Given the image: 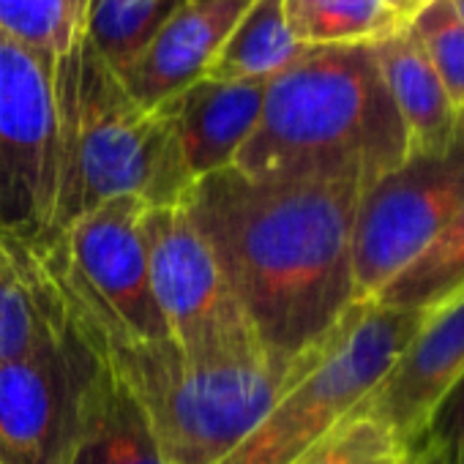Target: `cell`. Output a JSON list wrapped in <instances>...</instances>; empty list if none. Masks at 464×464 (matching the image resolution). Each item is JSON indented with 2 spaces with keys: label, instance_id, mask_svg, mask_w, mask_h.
I'll return each mask as SVG.
<instances>
[{
  "label": "cell",
  "instance_id": "obj_21",
  "mask_svg": "<svg viewBox=\"0 0 464 464\" xmlns=\"http://www.w3.org/2000/svg\"><path fill=\"white\" fill-rule=\"evenodd\" d=\"M410 31L453 104L464 110V23L453 0H423L410 20Z\"/></svg>",
  "mask_w": 464,
  "mask_h": 464
},
{
  "label": "cell",
  "instance_id": "obj_17",
  "mask_svg": "<svg viewBox=\"0 0 464 464\" xmlns=\"http://www.w3.org/2000/svg\"><path fill=\"white\" fill-rule=\"evenodd\" d=\"M309 50L290 31L282 0H255L221 44L205 77L218 82H271Z\"/></svg>",
  "mask_w": 464,
  "mask_h": 464
},
{
  "label": "cell",
  "instance_id": "obj_1",
  "mask_svg": "<svg viewBox=\"0 0 464 464\" xmlns=\"http://www.w3.org/2000/svg\"><path fill=\"white\" fill-rule=\"evenodd\" d=\"M358 183L255 180L236 167L194 180L180 208L210 246L276 369L361 304L353 276Z\"/></svg>",
  "mask_w": 464,
  "mask_h": 464
},
{
  "label": "cell",
  "instance_id": "obj_15",
  "mask_svg": "<svg viewBox=\"0 0 464 464\" xmlns=\"http://www.w3.org/2000/svg\"><path fill=\"white\" fill-rule=\"evenodd\" d=\"M58 290L28 244L0 236V366L25 358L53 331Z\"/></svg>",
  "mask_w": 464,
  "mask_h": 464
},
{
  "label": "cell",
  "instance_id": "obj_5",
  "mask_svg": "<svg viewBox=\"0 0 464 464\" xmlns=\"http://www.w3.org/2000/svg\"><path fill=\"white\" fill-rule=\"evenodd\" d=\"M423 320V312L363 301L336 347L290 382L218 464H298L374 393Z\"/></svg>",
  "mask_w": 464,
  "mask_h": 464
},
{
  "label": "cell",
  "instance_id": "obj_26",
  "mask_svg": "<svg viewBox=\"0 0 464 464\" xmlns=\"http://www.w3.org/2000/svg\"><path fill=\"white\" fill-rule=\"evenodd\" d=\"M453 6H456L459 17H461V23H464V0H453Z\"/></svg>",
  "mask_w": 464,
  "mask_h": 464
},
{
  "label": "cell",
  "instance_id": "obj_27",
  "mask_svg": "<svg viewBox=\"0 0 464 464\" xmlns=\"http://www.w3.org/2000/svg\"><path fill=\"white\" fill-rule=\"evenodd\" d=\"M461 112H464V110H461Z\"/></svg>",
  "mask_w": 464,
  "mask_h": 464
},
{
  "label": "cell",
  "instance_id": "obj_14",
  "mask_svg": "<svg viewBox=\"0 0 464 464\" xmlns=\"http://www.w3.org/2000/svg\"><path fill=\"white\" fill-rule=\"evenodd\" d=\"M66 464H167L145 412L107 363L85 393L80 434Z\"/></svg>",
  "mask_w": 464,
  "mask_h": 464
},
{
  "label": "cell",
  "instance_id": "obj_9",
  "mask_svg": "<svg viewBox=\"0 0 464 464\" xmlns=\"http://www.w3.org/2000/svg\"><path fill=\"white\" fill-rule=\"evenodd\" d=\"M55 183V58L0 34V232L42 244Z\"/></svg>",
  "mask_w": 464,
  "mask_h": 464
},
{
  "label": "cell",
  "instance_id": "obj_20",
  "mask_svg": "<svg viewBox=\"0 0 464 464\" xmlns=\"http://www.w3.org/2000/svg\"><path fill=\"white\" fill-rule=\"evenodd\" d=\"M93 0H0V34L50 58L85 39Z\"/></svg>",
  "mask_w": 464,
  "mask_h": 464
},
{
  "label": "cell",
  "instance_id": "obj_3",
  "mask_svg": "<svg viewBox=\"0 0 464 464\" xmlns=\"http://www.w3.org/2000/svg\"><path fill=\"white\" fill-rule=\"evenodd\" d=\"M58 183L44 246L93 208L137 197L145 205H180L194 178L172 126L140 107L88 39L55 58Z\"/></svg>",
  "mask_w": 464,
  "mask_h": 464
},
{
  "label": "cell",
  "instance_id": "obj_7",
  "mask_svg": "<svg viewBox=\"0 0 464 464\" xmlns=\"http://www.w3.org/2000/svg\"><path fill=\"white\" fill-rule=\"evenodd\" d=\"M464 208V112L453 137L410 150L369 183L353 221V276L358 301H374L410 268Z\"/></svg>",
  "mask_w": 464,
  "mask_h": 464
},
{
  "label": "cell",
  "instance_id": "obj_4",
  "mask_svg": "<svg viewBox=\"0 0 464 464\" xmlns=\"http://www.w3.org/2000/svg\"><path fill=\"white\" fill-rule=\"evenodd\" d=\"M358 306L361 304L347 312L328 339L295 358L290 369L271 363L194 366L172 339L131 342L110 336L91 320L66 309L85 342L145 412L164 461L218 464L260 423L290 382L309 374L336 347Z\"/></svg>",
  "mask_w": 464,
  "mask_h": 464
},
{
  "label": "cell",
  "instance_id": "obj_22",
  "mask_svg": "<svg viewBox=\"0 0 464 464\" xmlns=\"http://www.w3.org/2000/svg\"><path fill=\"white\" fill-rule=\"evenodd\" d=\"M396 440L369 415L353 412L320 445H314L298 464H374L380 456L396 450Z\"/></svg>",
  "mask_w": 464,
  "mask_h": 464
},
{
  "label": "cell",
  "instance_id": "obj_8",
  "mask_svg": "<svg viewBox=\"0 0 464 464\" xmlns=\"http://www.w3.org/2000/svg\"><path fill=\"white\" fill-rule=\"evenodd\" d=\"M102 366L58 293L50 336L0 366V464H66Z\"/></svg>",
  "mask_w": 464,
  "mask_h": 464
},
{
  "label": "cell",
  "instance_id": "obj_11",
  "mask_svg": "<svg viewBox=\"0 0 464 464\" xmlns=\"http://www.w3.org/2000/svg\"><path fill=\"white\" fill-rule=\"evenodd\" d=\"M255 0H186L145 55L121 77L129 96L156 110L205 77L221 44Z\"/></svg>",
  "mask_w": 464,
  "mask_h": 464
},
{
  "label": "cell",
  "instance_id": "obj_24",
  "mask_svg": "<svg viewBox=\"0 0 464 464\" xmlns=\"http://www.w3.org/2000/svg\"><path fill=\"white\" fill-rule=\"evenodd\" d=\"M415 456H418V448H396V450L380 456L374 464H415Z\"/></svg>",
  "mask_w": 464,
  "mask_h": 464
},
{
  "label": "cell",
  "instance_id": "obj_25",
  "mask_svg": "<svg viewBox=\"0 0 464 464\" xmlns=\"http://www.w3.org/2000/svg\"><path fill=\"white\" fill-rule=\"evenodd\" d=\"M418 448V456H415V464H442V459H440V453L431 448V445H415Z\"/></svg>",
  "mask_w": 464,
  "mask_h": 464
},
{
  "label": "cell",
  "instance_id": "obj_13",
  "mask_svg": "<svg viewBox=\"0 0 464 464\" xmlns=\"http://www.w3.org/2000/svg\"><path fill=\"white\" fill-rule=\"evenodd\" d=\"M374 55L407 131L410 150H431L445 145L459 126L461 110L448 96L410 25L374 44Z\"/></svg>",
  "mask_w": 464,
  "mask_h": 464
},
{
  "label": "cell",
  "instance_id": "obj_16",
  "mask_svg": "<svg viewBox=\"0 0 464 464\" xmlns=\"http://www.w3.org/2000/svg\"><path fill=\"white\" fill-rule=\"evenodd\" d=\"M306 47H374L407 28L423 0H282Z\"/></svg>",
  "mask_w": 464,
  "mask_h": 464
},
{
  "label": "cell",
  "instance_id": "obj_6",
  "mask_svg": "<svg viewBox=\"0 0 464 464\" xmlns=\"http://www.w3.org/2000/svg\"><path fill=\"white\" fill-rule=\"evenodd\" d=\"M140 232L153 298L183 358L194 366L268 363L249 317L188 213L180 205H148Z\"/></svg>",
  "mask_w": 464,
  "mask_h": 464
},
{
  "label": "cell",
  "instance_id": "obj_2",
  "mask_svg": "<svg viewBox=\"0 0 464 464\" xmlns=\"http://www.w3.org/2000/svg\"><path fill=\"white\" fill-rule=\"evenodd\" d=\"M410 153L374 47H312L268 82L257 129L236 156L255 180L366 188Z\"/></svg>",
  "mask_w": 464,
  "mask_h": 464
},
{
  "label": "cell",
  "instance_id": "obj_19",
  "mask_svg": "<svg viewBox=\"0 0 464 464\" xmlns=\"http://www.w3.org/2000/svg\"><path fill=\"white\" fill-rule=\"evenodd\" d=\"M461 293H464V208L440 232V238L374 298V304L429 314Z\"/></svg>",
  "mask_w": 464,
  "mask_h": 464
},
{
  "label": "cell",
  "instance_id": "obj_23",
  "mask_svg": "<svg viewBox=\"0 0 464 464\" xmlns=\"http://www.w3.org/2000/svg\"><path fill=\"white\" fill-rule=\"evenodd\" d=\"M420 442L431 445L442 464H464V374L429 415Z\"/></svg>",
  "mask_w": 464,
  "mask_h": 464
},
{
  "label": "cell",
  "instance_id": "obj_18",
  "mask_svg": "<svg viewBox=\"0 0 464 464\" xmlns=\"http://www.w3.org/2000/svg\"><path fill=\"white\" fill-rule=\"evenodd\" d=\"M186 0H93L85 39L121 80Z\"/></svg>",
  "mask_w": 464,
  "mask_h": 464
},
{
  "label": "cell",
  "instance_id": "obj_10",
  "mask_svg": "<svg viewBox=\"0 0 464 464\" xmlns=\"http://www.w3.org/2000/svg\"><path fill=\"white\" fill-rule=\"evenodd\" d=\"M464 374V293L426 314L385 380L355 410L377 420L399 448H415L440 399Z\"/></svg>",
  "mask_w": 464,
  "mask_h": 464
},
{
  "label": "cell",
  "instance_id": "obj_12",
  "mask_svg": "<svg viewBox=\"0 0 464 464\" xmlns=\"http://www.w3.org/2000/svg\"><path fill=\"white\" fill-rule=\"evenodd\" d=\"M268 82L197 80L156 110L167 118L194 180L236 164L257 129Z\"/></svg>",
  "mask_w": 464,
  "mask_h": 464
}]
</instances>
